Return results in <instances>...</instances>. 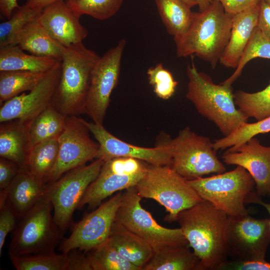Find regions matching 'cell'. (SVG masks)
I'll use <instances>...</instances> for the list:
<instances>
[{
	"label": "cell",
	"mask_w": 270,
	"mask_h": 270,
	"mask_svg": "<svg viewBox=\"0 0 270 270\" xmlns=\"http://www.w3.org/2000/svg\"><path fill=\"white\" fill-rule=\"evenodd\" d=\"M228 216L204 200L178 214L176 221L198 260L200 270H218L228 260L226 232Z\"/></svg>",
	"instance_id": "cell-1"
},
{
	"label": "cell",
	"mask_w": 270,
	"mask_h": 270,
	"mask_svg": "<svg viewBox=\"0 0 270 270\" xmlns=\"http://www.w3.org/2000/svg\"><path fill=\"white\" fill-rule=\"evenodd\" d=\"M232 23V16L224 12L220 2L212 0L204 10L194 13L184 34L174 38L177 56H197L214 68L228 43Z\"/></svg>",
	"instance_id": "cell-2"
},
{
	"label": "cell",
	"mask_w": 270,
	"mask_h": 270,
	"mask_svg": "<svg viewBox=\"0 0 270 270\" xmlns=\"http://www.w3.org/2000/svg\"><path fill=\"white\" fill-rule=\"evenodd\" d=\"M188 79L186 98L192 102L198 112L212 122L226 136L248 118L236 108L232 86L214 82L204 72H198L194 62L186 68Z\"/></svg>",
	"instance_id": "cell-3"
},
{
	"label": "cell",
	"mask_w": 270,
	"mask_h": 270,
	"mask_svg": "<svg viewBox=\"0 0 270 270\" xmlns=\"http://www.w3.org/2000/svg\"><path fill=\"white\" fill-rule=\"evenodd\" d=\"M100 58L82 42L63 46L60 74L52 104L64 116L84 112L92 71Z\"/></svg>",
	"instance_id": "cell-4"
},
{
	"label": "cell",
	"mask_w": 270,
	"mask_h": 270,
	"mask_svg": "<svg viewBox=\"0 0 270 270\" xmlns=\"http://www.w3.org/2000/svg\"><path fill=\"white\" fill-rule=\"evenodd\" d=\"M187 180L203 200L228 216L246 214V204H258L262 200L252 176L239 166L228 172Z\"/></svg>",
	"instance_id": "cell-5"
},
{
	"label": "cell",
	"mask_w": 270,
	"mask_h": 270,
	"mask_svg": "<svg viewBox=\"0 0 270 270\" xmlns=\"http://www.w3.org/2000/svg\"><path fill=\"white\" fill-rule=\"evenodd\" d=\"M53 206L46 194L22 218L9 246V256H23L55 252L62 232L52 216Z\"/></svg>",
	"instance_id": "cell-6"
},
{
	"label": "cell",
	"mask_w": 270,
	"mask_h": 270,
	"mask_svg": "<svg viewBox=\"0 0 270 270\" xmlns=\"http://www.w3.org/2000/svg\"><path fill=\"white\" fill-rule=\"evenodd\" d=\"M135 187L142 198L152 199L164 208L168 213L164 220L169 222L176 221L180 212L203 200L170 166L149 164Z\"/></svg>",
	"instance_id": "cell-7"
},
{
	"label": "cell",
	"mask_w": 270,
	"mask_h": 270,
	"mask_svg": "<svg viewBox=\"0 0 270 270\" xmlns=\"http://www.w3.org/2000/svg\"><path fill=\"white\" fill-rule=\"evenodd\" d=\"M170 144L172 154L171 166L187 180L226 170L210 139L198 134L188 126L170 138Z\"/></svg>",
	"instance_id": "cell-8"
},
{
	"label": "cell",
	"mask_w": 270,
	"mask_h": 270,
	"mask_svg": "<svg viewBox=\"0 0 270 270\" xmlns=\"http://www.w3.org/2000/svg\"><path fill=\"white\" fill-rule=\"evenodd\" d=\"M142 198L135 186L126 190L114 221L145 240L154 252L169 246H189L180 228H168L159 224L142 206Z\"/></svg>",
	"instance_id": "cell-9"
},
{
	"label": "cell",
	"mask_w": 270,
	"mask_h": 270,
	"mask_svg": "<svg viewBox=\"0 0 270 270\" xmlns=\"http://www.w3.org/2000/svg\"><path fill=\"white\" fill-rule=\"evenodd\" d=\"M104 161L96 158L88 165L75 168L56 182L46 184V194L54 209V218L64 232L71 224L73 214L88 188L98 176Z\"/></svg>",
	"instance_id": "cell-10"
},
{
	"label": "cell",
	"mask_w": 270,
	"mask_h": 270,
	"mask_svg": "<svg viewBox=\"0 0 270 270\" xmlns=\"http://www.w3.org/2000/svg\"><path fill=\"white\" fill-rule=\"evenodd\" d=\"M148 164L140 160L126 157L104 161L98 176L88 188L78 209L86 205L90 209H95L114 192L135 186L144 175Z\"/></svg>",
	"instance_id": "cell-11"
},
{
	"label": "cell",
	"mask_w": 270,
	"mask_h": 270,
	"mask_svg": "<svg viewBox=\"0 0 270 270\" xmlns=\"http://www.w3.org/2000/svg\"><path fill=\"white\" fill-rule=\"evenodd\" d=\"M226 244L232 260H265L270 244V219L255 218L248 214L228 216Z\"/></svg>",
	"instance_id": "cell-12"
},
{
	"label": "cell",
	"mask_w": 270,
	"mask_h": 270,
	"mask_svg": "<svg viewBox=\"0 0 270 270\" xmlns=\"http://www.w3.org/2000/svg\"><path fill=\"white\" fill-rule=\"evenodd\" d=\"M84 120L67 116L64 128L58 138V152L52 170L44 180L46 184L57 180L66 172L96 159L99 146L90 138Z\"/></svg>",
	"instance_id": "cell-13"
},
{
	"label": "cell",
	"mask_w": 270,
	"mask_h": 270,
	"mask_svg": "<svg viewBox=\"0 0 270 270\" xmlns=\"http://www.w3.org/2000/svg\"><path fill=\"white\" fill-rule=\"evenodd\" d=\"M122 197L120 191L74 224L70 236L60 243V251L68 254L78 249L87 252L107 241Z\"/></svg>",
	"instance_id": "cell-14"
},
{
	"label": "cell",
	"mask_w": 270,
	"mask_h": 270,
	"mask_svg": "<svg viewBox=\"0 0 270 270\" xmlns=\"http://www.w3.org/2000/svg\"><path fill=\"white\" fill-rule=\"evenodd\" d=\"M124 39L100 57L92 71L84 112L92 122L103 124L112 93L117 85L120 74Z\"/></svg>",
	"instance_id": "cell-15"
},
{
	"label": "cell",
	"mask_w": 270,
	"mask_h": 270,
	"mask_svg": "<svg viewBox=\"0 0 270 270\" xmlns=\"http://www.w3.org/2000/svg\"><path fill=\"white\" fill-rule=\"evenodd\" d=\"M84 121L98 144L96 158L106 161L117 157L131 158L154 166H171L172 154L170 138L166 139L164 143L155 147L139 146L114 136L104 128L103 124Z\"/></svg>",
	"instance_id": "cell-16"
},
{
	"label": "cell",
	"mask_w": 270,
	"mask_h": 270,
	"mask_svg": "<svg viewBox=\"0 0 270 270\" xmlns=\"http://www.w3.org/2000/svg\"><path fill=\"white\" fill-rule=\"evenodd\" d=\"M61 72V61L47 72L36 86L4 102L0 108V122L13 120L30 123L52 104Z\"/></svg>",
	"instance_id": "cell-17"
},
{
	"label": "cell",
	"mask_w": 270,
	"mask_h": 270,
	"mask_svg": "<svg viewBox=\"0 0 270 270\" xmlns=\"http://www.w3.org/2000/svg\"><path fill=\"white\" fill-rule=\"evenodd\" d=\"M228 165L244 168L253 178L257 193L266 196L270 189V146H262L255 136L236 147H230L222 156Z\"/></svg>",
	"instance_id": "cell-18"
},
{
	"label": "cell",
	"mask_w": 270,
	"mask_h": 270,
	"mask_svg": "<svg viewBox=\"0 0 270 270\" xmlns=\"http://www.w3.org/2000/svg\"><path fill=\"white\" fill-rule=\"evenodd\" d=\"M80 16L73 12L64 0L45 7L38 19L50 35L64 47L82 42L88 31L80 22Z\"/></svg>",
	"instance_id": "cell-19"
},
{
	"label": "cell",
	"mask_w": 270,
	"mask_h": 270,
	"mask_svg": "<svg viewBox=\"0 0 270 270\" xmlns=\"http://www.w3.org/2000/svg\"><path fill=\"white\" fill-rule=\"evenodd\" d=\"M46 186L28 170H20L10 186L0 192V206L7 204L20 218L46 194Z\"/></svg>",
	"instance_id": "cell-20"
},
{
	"label": "cell",
	"mask_w": 270,
	"mask_h": 270,
	"mask_svg": "<svg viewBox=\"0 0 270 270\" xmlns=\"http://www.w3.org/2000/svg\"><path fill=\"white\" fill-rule=\"evenodd\" d=\"M260 2L232 16L230 37L220 63L228 68H236L242 54L258 26Z\"/></svg>",
	"instance_id": "cell-21"
},
{
	"label": "cell",
	"mask_w": 270,
	"mask_h": 270,
	"mask_svg": "<svg viewBox=\"0 0 270 270\" xmlns=\"http://www.w3.org/2000/svg\"><path fill=\"white\" fill-rule=\"evenodd\" d=\"M30 123L13 120L1 123L0 156L16 164L20 170H28L32 148L28 128Z\"/></svg>",
	"instance_id": "cell-22"
},
{
	"label": "cell",
	"mask_w": 270,
	"mask_h": 270,
	"mask_svg": "<svg viewBox=\"0 0 270 270\" xmlns=\"http://www.w3.org/2000/svg\"><path fill=\"white\" fill-rule=\"evenodd\" d=\"M108 241L126 260L140 270H142L154 254L148 242L115 221Z\"/></svg>",
	"instance_id": "cell-23"
},
{
	"label": "cell",
	"mask_w": 270,
	"mask_h": 270,
	"mask_svg": "<svg viewBox=\"0 0 270 270\" xmlns=\"http://www.w3.org/2000/svg\"><path fill=\"white\" fill-rule=\"evenodd\" d=\"M38 18L28 24L22 30L18 45L32 54L61 61L63 46L50 35Z\"/></svg>",
	"instance_id": "cell-24"
},
{
	"label": "cell",
	"mask_w": 270,
	"mask_h": 270,
	"mask_svg": "<svg viewBox=\"0 0 270 270\" xmlns=\"http://www.w3.org/2000/svg\"><path fill=\"white\" fill-rule=\"evenodd\" d=\"M60 60L26 54L18 45L0 48V72L20 70L45 73Z\"/></svg>",
	"instance_id": "cell-25"
},
{
	"label": "cell",
	"mask_w": 270,
	"mask_h": 270,
	"mask_svg": "<svg viewBox=\"0 0 270 270\" xmlns=\"http://www.w3.org/2000/svg\"><path fill=\"white\" fill-rule=\"evenodd\" d=\"M189 246H169L155 252L142 270H200L199 261Z\"/></svg>",
	"instance_id": "cell-26"
},
{
	"label": "cell",
	"mask_w": 270,
	"mask_h": 270,
	"mask_svg": "<svg viewBox=\"0 0 270 270\" xmlns=\"http://www.w3.org/2000/svg\"><path fill=\"white\" fill-rule=\"evenodd\" d=\"M167 32L174 36L184 34L192 23L191 7L182 0H154Z\"/></svg>",
	"instance_id": "cell-27"
},
{
	"label": "cell",
	"mask_w": 270,
	"mask_h": 270,
	"mask_svg": "<svg viewBox=\"0 0 270 270\" xmlns=\"http://www.w3.org/2000/svg\"><path fill=\"white\" fill-rule=\"evenodd\" d=\"M66 116L52 104L48 106L30 124L31 147L46 140L58 138L64 128Z\"/></svg>",
	"instance_id": "cell-28"
},
{
	"label": "cell",
	"mask_w": 270,
	"mask_h": 270,
	"mask_svg": "<svg viewBox=\"0 0 270 270\" xmlns=\"http://www.w3.org/2000/svg\"><path fill=\"white\" fill-rule=\"evenodd\" d=\"M46 73L20 70L0 72V104L22 92L32 90Z\"/></svg>",
	"instance_id": "cell-29"
},
{
	"label": "cell",
	"mask_w": 270,
	"mask_h": 270,
	"mask_svg": "<svg viewBox=\"0 0 270 270\" xmlns=\"http://www.w3.org/2000/svg\"><path fill=\"white\" fill-rule=\"evenodd\" d=\"M58 147V138L46 140L34 146L28 155V170L44 182L56 164Z\"/></svg>",
	"instance_id": "cell-30"
},
{
	"label": "cell",
	"mask_w": 270,
	"mask_h": 270,
	"mask_svg": "<svg viewBox=\"0 0 270 270\" xmlns=\"http://www.w3.org/2000/svg\"><path fill=\"white\" fill-rule=\"evenodd\" d=\"M42 10L34 8L25 4L13 12L11 17L0 24V48L18 45L19 34L28 23L36 20Z\"/></svg>",
	"instance_id": "cell-31"
},
{
	"label": "cell",
	"mask_w": 270,
	"mask_h": 270,
	"mask_svg": "<svg viewBox=\"0 0 270 270\" xmlns=\"http://www.w3.org/2000/svg\"><path fill=\"white\" fill-rule=\"evenodd\" d=\"M234 102L238 109L248 118L257 121L270 116V83L262 90L248 92L238 90L234 93Z\"/></svg>",
	"instance_id": "cell-32"
},
{
	"label": "cell",
	"mask_w": 270,
	"mask_h": 270,
	"mask_svg": "<svg viewBox=\"0 0 270 270\" xmlns=\"http://www.w3.org/2000/svg\"><path fill=\"white\" fill-rule=\"evenodd\" d=\"M9 256L17 270H66L68 262L67 254L64 253Z\"/></svg>",
	"instance_id": "cell-33"
},
{
	"label": "cell",
	"mask_w": 270,
	"mask_h": 270,
	"mask_svg": "<svg viewBox=\"0 0 270 270\" xmlns=\"http://www.w3.org/2000/svg\"><path fill=\"white\" fill-rule=\"evenodd\" d=\"M86 253L92 270H140L126 260L108 240Z\"/></svg>",
	"instance_id": "cell-34"
},
{
	"label": "cell",
	"mask_w": 270,
	"mask_h": 270,
	"mask_svg": "<svg viewBox=\"0 0 270 270\" xmlns=\"http://www.w3.org/2000/svg\"><path fill=\"white\" fill-rule=\"evenodd\" d=\"M270 59V40L256 26L234 73L222 84L232 86L241 75L246 64L256 58Z\"/></svg>",
	"instance_id": "cell-35"
},
{
	"label": "cell",
	"mask_w": 270,
	"mask_h": 270,
	"mask_svg": "<svg viewBox=\"0 0 270 270\" xmlns=\"http://www.w3.org/2000/svg\"><path fill=\"white\" fill-rule=\"evenodd\" d=\"M270 132V116L253 123L244 122L228 136L216 139L212 142L216 151L236 147L256 136Z\"/></svg>",
	"instance_id": "cell-36"
},
{
	"label": "cell",
	"mask_w": 270,
	"mask_h": 270,
	"mask_svg": "<svg viewBox=\"0 0 270 270\" xmlns=\"http://www.w3.org/2000/svg\"><path fill=\"white\" fill-rule=\"evenodd\" d=\"M123 0H66L67 6L78 16L88 15L105 20L114 16L120 10Z\"/></svg>",
	"instance_id": "cell-37"
},
{
	"label": "cell",
	"mask_w": 270,
	"mask_h": 270,
	"mask_svg": "<svg viewBox=\"0 0 270 270\" xmlns=\"http://www.w3.org/2000/svg\"><path fill=\"white\" fill-rule=\"evenodd\" d=\"M149 84L156 95L162 100H168L174 94L178 82L172 74L162 63L150 67L146 72Z\"/></svg>",
	"instance_id": "cell-38"
},
{
	"label": "cell",
	"mask_w": 270,
	"mask_h": 270,
	"mask_svg": "<svg viewBox=\"0 0 270 270\" xmlns=\"http://www.w3.org/2000/svg\"><path fill=\"white\" fill-rule=\"evenodd\" d=\"M17 218L18 217L7 204L0 206V256L7 236L16 226Z\"/></svg>",
	"instance_id": "cell-39"
},
{
	"label": "cell",
	"mask_w": 270,
	"mask_h": 270,
	"mask_svg": "<svg viewBox=\"0 0 270 270\" xmlns=\"http://www.w3.org/2000/svg\"><path fill=\"white\" fill-rule=\"evenodd\" d=\"M218 270H270V262L266 260H227Z\"/></svg>",
	"instance_id": "cell-40"
},
{
	"label": "cell",
	"mask_w": 270,
	"mask_h": 270,
	"mask_svg": "<svg viewBox=\"0 0 270 270\" xmlns=\"http://www.w3.org/2000/svg\"><path fill=\"white\" fill-rule=\"evenodd\" d=\"M20 169L14 162L2 158H0V192L10 185Z\"/></svg>",
	"instance_id": "cell-41"
},
{
	"label": "cell",
	"mask_w": 270,
	"mask_h": 270,
	"mask_svg": "<svg viewBox=\"0 0 270 270\" xmlns=\"http://www.w3.org/2000/svg\"><path fill=\"white\" fill-rule=\"evenodd\" d=\"M67 255L66 270H92L88 258L84 252L74 249L70 250Z\"/></svg>",
	"instance_id": "cell-42"
},
{
	"label": "cell",
	"mask_w": 270,
	"mask_h": 270,
	"mask_svg": "<svg viewBox=\"0 0 270 270\" xmlns=\"http://www.w3.org/2000/svg\"><path fill=\"white\" fill-rule=\"evenodd\" d=\"M220 2L224 12L233 16L258 4L260 0H214Z\"/></svg>",
	"instance_id": "cell-43"
},
{
	"label": "cell",
	"mask_w": 270,
	"mask_h": 270,
	"mask_svg": "<svg viewBox=\"0 0 270 270\" xmlns=\"http://www.w3.org/2000/svg\"><path fill=\"white\" fill-rule=\"evenodd\" d=\"M257 26L270 40V4L266 0H260Z\"/></svg>",
	"instance_id": "cell-44"
},
{
	"label": "cell",
	"mask_w": 270,
	"mask_h": 270,
	"mask_svg": "<svg viewBox=\"0 0 270 270\" xmlns=\"http://www.w3.org/2000/svg\"><path fill=\"white\" fill-rule=\"evenodd\" d=\"M18 0H0V12L7 19L10 18L14 10L20 6Z\"/></svg>",
	"instance_id": "cell-45"
},
{
	"label": "cell",
	"mask_w": 270,
	"mask_h": 270,
	"mask_svg": "<svg viewBox=\"0 0 270 270\" xmlns=\"http://www.w3.org/2000/svg\"><path fill=\"white\" fill-rule=\"evenodd\" d=\"M60 0H26L25 4L28 7L43 10L49 4Z\"/></svg>",
	"instance_id": "cell-46"
},
{
	"label": "cell",
	"mask_w": 270,
	"mask_h": 270,
	"mask_svg": "<svg viewBox=\"0 0 270 270\" xmlns=\"http://www.w3.org/2000/svg\"><path fill=\"white\" fill-rule=\"evenodd\" d=\"M212 2V0H197L199 12L204 10Z\"/></svg>",
	"instance_id": "cell-47"
},
{
	"label": "cell",
	"mask_w": 270,
	"mask_h": 270,
	"mask_svg": "<svg viewBox=\"0 0 270 270\" xmlns=\"http://www.w3.org/2000/svg\"><path fill=\"white\" fill-rule=\"evenodd\" d=\"M188 5L190 7L192 8L198 5L197 0H182Z\"/></svg>",
	"instance_id": "cell-48"
},
{
	"label": "cell",
	"mask_w": 270,
	"mask_h": 270,
	"mask_svg": "<svg viewBox=\"0 0 270 270\" xmlns=\"http://www.w3.org/2000/svg\"><path fill=\"white\" fill-rule=\"evenodd\" d=\"M260 205L262 206L268 211L270 216V202L266 203L264 202L262 200L260 202Z\"/></svg>",
	"instance_id": "cell-49"
},
{
	"label": "cell",
	"mask_w": 270,
	"mask_h": 270,
	"mask_svg": "<svg viewBox=\"0 0 270 270\" xmlns=\"http://www.w3.org/2000/svg\"><path fill=\"white\" fill-rule=\"evenodd\" d=\"M267 195L270 197V189Z\"/></svg>",
	"instance_id": "cell-50"
},
{
	"label": "cell",
	"mask_w": 270,
	"mask_h": 270,
	"mask_svg": "<svg viewBox=\"0 0 270 270\" xmlns=\"http://www.w3.org/2000/svg\"><path fill=\"white\" fill-rule=\"evenodd\" d=\"M270 4V0H266Z\"/></svg>",
	"instance_id": "cell-51"
}]
</instances>
